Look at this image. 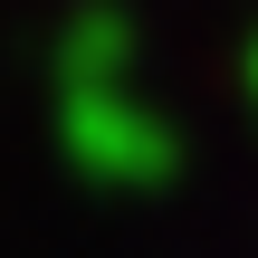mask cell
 Masks as SVG:
<instances>
[{
	"label": "cell",
	"instance_id": "obj_1",
	"mask_svg": "<svg viewBox=\"0 0 258 258\" xmlns=\"http://www.w3.org/2000/svg\"><path fill=\"white\" fill-rule=\"evenodd\" d=\"M67 105H57V144H67V163L86 172V182H124V191H153V182H172V163H182V144H172V124L115 77V86H57Z\"/></svg>",
	"mask_w": 258,
	"mask_h": 258
},
{
	"label": "cell",
	"instance_id": "obj_2",
	"mask_svg": "<svg viewBox=\"0 0 258 258\" xmlns=\"http://www.w3.org/2000/svg\"><path fill=\"white\" fill-rule=\"evenodd\" d=\"M134 67V19L124 10H77L57 38V86H115Z\"/></svg>",
	"mask_w": 258,
	"mask_h": 258
},
{
	"label": "cell",
	"instance_id": "obj_3",
	"mask_svg": "<svg viewBox=\"0 0 258 258\" xmlns=\"http://www.w3.org/2000/svg\"><path fill=\"white\" fill-rule=\"evenodd\" d=\"M239 86H249V105H258V38L239 48Z\"/></svg>",
	"mask_w": 258,
	"mask_h": 258
}]
</instances>
